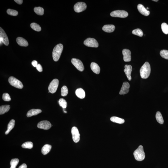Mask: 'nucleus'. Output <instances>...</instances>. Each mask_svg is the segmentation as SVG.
<instances>
[{
	"label": "nucleus",
	"instance_id": "nucleus-39",
	"mask_svg": "<svg viewBox=\"0 0 168 168\" xmlns=\"http://www.w3.org/2000/svg\"><path fill=\"white\" fill-rule=\"evenodd\" d=\"M31 64H32L33 66L34 67H36L38 65L37 62L36 61V60H33V61L32 63H31Z\"/></svg>",
	"mask_w": 168,
	"mask_h": 168
},
{
	"label": "nucleus",
	"instance_id": "nucleus-17",
	"mask_svg": "<svg viewBox=\"0 0 168 168\" xmlns=\"http://www.w3.org/2000/svg\"><path fill=\"white\" fill-rule=\"evenodd\" d=\"M42 111L40 109H32L27 112V116L29 117L34 115H36L41 113Z\"/></svg>",
	"mask_w": 168,
	"mask_h": 168
},
{
	"label": "nucleus",
	"instance_id": "nucleus-42",
	"mask_svg": "<svg viewBox=\"0 0 168 168\" xmlns=\"http://www.w3.org/2000/svg\"><path fill=\"white\" fill-rule=\"evenodd\" d=\"M153 1H156V2H157V1H158V0H153Z\"/></svg>",
	"mask_w": 168,
	"mask_h": 168
},
{
	"label": "nucleus",
	"instance_id": "nucleus-5",
	"mask_svg": "<svg viewBox=\"0 0 168 168\" xmlns=\"http://www.w3.org/2000/svg\"><path fill=\"white\" fill-rule=\"evenodd\" d=\"M110 15L111 16L115 17L125 18L128 16V14L124 10H117L112 12Z\"/></svg>",
	"mask_w": 168,
	"mask_h": 168
},
{
	"label": "nucleus",
	"instance_id": "nucleus-18",
	"mask_svg": "<svg viewBox=\"0 0 168 168\" xmlns=\"http://www.w3.org/2000/svg\"><path fill=\"white\" fill-rule=\"evenodd\" d=\"M102 29L105 32L111 33L114 31L115 29V27L113 25H106L104 26Z\"/></svg>",
	"mask_w": 168,
	"mask_h": 168
},
{
	"label": "nucleus",
	"instance_id": "nucleus-28",
	"mask_svg": "<svg viewBox=\"0 0 168 168\" xmlns=\"http://www.w3.org/2000/svg\"><path fill=\"white\" fill-rule=\"evenodd\" d=\"M34 11L35 13L38 15H42L44 14V9L40 7H35L34 9Z\"/></svg>",
	"mask_w": 168,
	"mask_h": 168
},
{
	"label": "nucleus",
	"instance_id": "nucleus-19",
	"mask_svg": "<svg viewBox=\"0 0 168 168\" xmlns=\"http://www.w3.org/2000/svg\"><path fill=\"white\" fill-rule=\"evenodd\" d=\"M90 67L91 70L94 73L96 74H99L100 71V68L96 63L92 62L91 64Z\"/></svg>",
	"mask_w": 168,
	"mask_h": 168
},
{
	"label": "nucleus",
	"instance_id": "nucleus-30",
	"mask_svg": "<svg viewBox=\"0 0 168 168\" xmlns=\"http://www.w3.org/2000/svg\"><path fill=\"white\" fill-rule=\"evenodd\" d=\"M31 27L33 29L37 31H40L41 30V27L40 26L36 23H31Z\"/></svg>",
	"mask_w": 168,
	"mask_h": 168
},
{
	"label": "nucleus",
	"instance_id": "nucleus-20",
	"mask_svg": "<svg viewBox=\"0 0 168 168\" xmlns=\"http://www.w3.org/2000/svg\"><path fill=\"white\" fill-rule=\"evenodd\" d=\"M16 41L19 45L22 47H27L28 45V43L25 39L21 37L17 38Z\"/></svg>",
	"mask_w": 168,
	"mask_h": 168
},
{
	"label": "nucleus",
	"instance_id": "nucleus-26",
	"mask_svg": "<svg viewBox=\"0 0 168 168\" xmlns=\"http://www.w3.org/2000/svg\"><path fill=\"white\" fill-rule=\"evenodd\" d=\"M156 120L158 123L161 124H163L164 120L162 114L159 111H157L156 114Z\"/></svg>",
	"mask_w": 168,
	"mask_h": 168
},
{
	"label": "nucleus",
	"instance_id": "nucleus-16",
	"mask_svg": "<svg viewBox=\"0 0 168 168\" xmlns=\"http://www.w3.org/2000/svg\"><path fill=\"white\" fill-rule=\"evenodd\" d=\"M124 68L125 69L124 70V71L125 73L126 76L129 80L131 81L132 80L131 74L132 71V66L130 65H126Z\"/></svg>",
	"mask_w": 168,
	"mask_h": 168
},
{
	"label": "nucleus",
	"instance_id": "nucleus-25",
	"mask_svg": "<svg viewBox=\"0 0 168 168\" xmlns=\"http://www.w3.org/2000/svg\"><path fill=\"white\" fill-rule=\"evenodd\" d=\"M10 106L9 105H5L1 106L0 107V114L1 115L4 114L9 111Z\"/></svg>",
	"mask_w": 168,
	"mask_h": 168
},
{
	"label": "nucleus",
	"instance_id": "nucleus-2",
	"mask_svg": "<svg viewBox=\"0 0 168 168\" xmlns=\"http://www.w3.org/2000/svg\"><path fill=\"white\" fill-rule=\"evenodd\" d=\"M63 49V46L60 43L57 45L54 48L52 52V57L55 61H57L59 60Z\"/></svg>",
	"mask_w": 168,
	"mask_h": 168
},
{
	"label": "nucleus",
	"instance_id": "nucleus-38",
	"mask_svg": "<svg viewBox=\"0 0 168 168\" xmlns=\"http://www.w3.org/2000/svg\"><path fill=\"white\" fill-rule=\"evenodd\" d=\"M36 68L38 71L39 72H42L43 71V68H42L41 65L40 64H38L37 66L36 67Z\"/></svg>",
	"mask_w": 168,
	"mask_h": 168
},
{
	"label": "nucleus",
	"instance_id": "nucleus-27",
	"mask_svg": "<svg viewBox=\"0 0 168 168\" xmlns=\"http://www.w3.org/2000/svg\"><path fill=\"white\" fill-rule=\"evenodd\" d=\"M33 143L31 142H27L22 144V148L24 149H31L33 147Z\"/></svg>",
	"mask_w": 168,
	"mask_h": 168
},
{
	"label": "nucleus",
	"instance_id": "nucleus-21",
	"mask_svg": "<svg viewBox=\"0 0 168 168\" xmlns=\"http://www.w3.org/2000/svg\"><path fill=\"white\" fill-rule=\"evenodd\" d=\"M76 95L80 99H83L85 98V91L83 89L79 88L77 89L75 91Z\"/></svg>",
	"mask_w": 168,
	"mask_h": 168
},
{
	"label": "nucleus",
	"instance_id": "nucleus-3",
	"mask_svg": "<svg viewBox=\"0 0 168 168\" xmlns=\"http://www.w3.org/2000/svg\"><path fill=\"white\" fill-rule=\"evenodd\" d=\"M133 154L136 160L138 161L143 160L145 158V154L142 146H139L138 148L134 152Z\"/></svg>",
	"mask_w": 168,
	"mask_h": 168
},
{
	"label": "nucleus",
	"instance_id": "nucleus-22",
	"mask_svg": "<svg viewBox=\"0 0 168 168\" xmlns=\"http://www.w3.org/2000/svg\"><path fill=\"white\" fill-rule=\"evenodd\" d=\"M52 149V146L49 144H46L43 147L41 152L43 154L45 155L49 153Z\"/></svg>",
	"mask_w": 168,
	"mask_h": 168
},
{
	"label": "nucleus",
	"instance_id": "nucleus-33",
	"mask_svg": "<svg viewBox=\"0 0 168 168\" xmlns=\"http://www.w3.org/2000/svg\"><path fill=\"white\" fill-rule=\"evenodd\" d=\"M161 28L163 32L165 34H168V25L166 23H162L161 25Z\"/></svg>",
	"mask_w": 168,
	"mask_h": 168
},
{
	"label": "nucleus",
	"instance_id": "nucleus-31",
	"mask_svg": "<svg viewBox=\"0 0 168 168\" xmlns=\"http://www.w3.org/2000/svg\"><path fill=\"white\" fill-rule=\"evenodd\" d=\"M132 33L134 35L141 37H142L143 35V33L142 30L139 28L133 30L132 31Z\"/></svg>",
	"mask_w": 168,
	"mask_h": 168
},
{
	"label": "nucleus",
	"instance_id": "nucleus-24",
	"mask_svg": "<svg viewBox=\"0 0 168 168\" xmlns=\"http://www.w3.org/2000/svg\"><path fill=\"white\" fill-rule=\"evenodd\" d=\"M15 124V121L14 120H10V122L8 124L7 130L5 133V134L7 135L10 132V131L14 128Z\"/></svg>",
	"mask_w": 168,
	"mask_h": 168
},
{
	"label": "nucleus",
	"instance_id": "nucleus-32",
	"mask_svg": "<svg viewBox=\"0 0 168 168\" xmlns=\"http://www.w3.org/2000/svg\"><path fill=\"white\" fill-rule=\"evenodd\" d=\"M59 103L60 107L63 109L66 108L67 103L66 100L63 98H60L59 101Z\"/></svg>",
	"mask_w": 168,
	"mask_h": 168
},
{
	"label": "nucleus",
	"instance_id": "nucleus-15",
	"mask_svg": "<svg viewBox=\"0 0 168 168\" xmlns=\"http://www.w3.org/2000/svg\"><path fill=\"white\" fill-rule=\"evenodd\" d=\"M138 10L139 12L145 16H148L150 14V12L145 8L142 5L139 4L137 6Z\"/></svg>",
	"mask_w": 168,
	"mask_h": 168
},
{
	"label": "nucleus",
	"instance_id": "nucleus-1",
	"mask_svg": "<svg viewBox=\"0 0 168 168\" xmlns=\"http://www.w3.org/2000/svg\"><path fill=\"white\" fill-rule=\"evenodd\" d=\"M151 73V67L149 63L146 62L141 67L140 70V76L143 79H147L149 77Z\"/></svg>",
	"mask_w": 168,
	"mask_h": 168
},
{
	"label": "nucleus",
	"instance_id": "nucleus-6",
	"mask_svg": "<svg viewBox=\"0 0 168 168\" xmlns=\"http://www.w3.org/2000/svg\"><path fill=\"white\" fill-rule=\"evenodd\" d=\"M59 84L58 79H53L50 83L48 86V89L50 93L53 94L56 92L58 87Z\"/></svg>",
	"mask_w": 168,
	"mask_h": 168
},
{
	"label": "nucleus",
	"instance_id": "nucleus-12",
	"mask_svg": "<svg viewBox=\"0 0 168 168\" xmlns=\"http://www.w3.org/2000/svg\"><path fill=\"white\" fill-rule=\"evenodd\" d=\"M52 124L50 122L47 120L42 121L38 123V128L45 130L49 129L52 127Z\"/></svg>",
	"mask_w": 168,
	"mask_h": 168
},
{
	"label": "nucleus",
	"instance_id": "nucleus-23",
	"mask_svg": "<svg viewBox=\"0 0 168 168\" xmlns=\"http://www.w3.org/2000/svg\"><path fill=\"white\" fill-rule=\"evenodd\" d=\"M111 121L114 123H118L119 124H123L125 122L124 119L117 117H112L110 119Z\"/></svg>",
	"mask_w": 168,
	"mask_h": 168
},
{
	"label": "nucleus",
	"instance_id": "nucleus-8",
	"mask_svg": "<svg viewBox=\"0 0 168 168\" xmlns=\"http://www.w3.org/2000/svg\"><path fill=\"white\" fill-rule=\"evenodd\" d=\"M71 62L76 69L82 72L84 70V67L83 63L78 59L73 58Z\"/></svg>",
	"mask_w": 168,
	"mask_h": 168
},
{
	"label": "nucleus",
	"instance_id": "nucleus-7",
	"mask_svg": "<svg viewBox=\"0 0 168 168\" xmlns=\"http://www.w3.org/2000/svg\"><path fill=\"white\" fill-rule=\"evenodd\" d=\"M84 44L86 46L93 48H98V43L95 39L92 38H88L84 41Z\"/></svg>",
	"mask_w": 168,
	"mask_h": 168
},
{
	"label": "nucleus",
	"instance_id": "nucleus-40",
	"mask_svg": "<svg viewBox=\"0 0 168 168\" xmlns=\"http://www.w3.org/2000/svg\"><path fill=\"white\" fill-rule=\"evenodd\" d=\"M14 1L16 2L19 5L22 4L23 2V0H14Z\"/></svg>",
	"mask_w": 168,
	"mask_h": 168
},
{
	"label": "nucleus",
	"instance_id": "nucleus-37",
	"mask_svg": "<svg viewBox=\"0 0 168 168\" xmlns=\"http://www.w3.org/2000/svg\"><path fill=\"white\" fill-rule=\"evenodd\" d=\"M2 99L5 101H10L11 100L10 95L8 94L7 93H4L3 94Z\"/></svg>",
	"mask_w": 168,
	"mask_h": 168
},
{
	"label": "nucleus",
	"instance_id": "nucleus-36",
	"mask_svg": "<svg viewBox=\"0 0 168 168\" xmlns=\"http://www.w3.org/2000/svg\"><path fill=\"white\" fill-rule=\"evenodd\" d=\"M7 12L9 15L13 16H16L18 14V12L16 10L11 9H8L7 11Z\"/></svg>",
	"mask_w": 168,
	"mask_h": 168
},
{
	"label": "nucleus",
	"instance_id": "nucleus-4",
	"mask_svg": "<svg viewBox=\"0 0 168 168\" xmlns=\"http://www.w3.org/2000/svg\"><path fill=\"white\" fill-rule=\"evenodd\" d=\"M8 81L10 85L17 88L22 89L23 87L22 82L14 77H10L9 78Z\"/></svg>",
	"mask_w": 168,
	"mask_h": 168
},
{
	"label": "nucleus",
	"instance_id": "nucleus-9",
	"mask_svg": "<svg viewBox=\"0 0 168 168\" xmlns=\"http://www.w3.org/2000/svg\"><path fill=\"white\" fill-rule=\"evenodd\" d=\"M0 42L1 45L3 43L6 46L8 45L9 43L7 35L1 27L0 28Z\"/></svg>",
	"mask_w": 168,
	"mask_h": 168
},
{
	"label": "nucleus",
	"instance_id": "nucleus-29",
	"mask_svg": "<svg viewBox=\"0 0 168 168\" xmlns=\"http://www.w3.org/2000/svg\"><path fill=\"white\" fill-rule=\"evenodd\" d=\"M19 162V160L18 158L13 159L10 162L11 167L10 168H16Z\"/></svg>",
	"mask_w": 168,
	"mask_h": 168
},
{
	"label": "nucleus",
	"instance_id": "nucleus-35",
	"mask_svg": "<svg viewBox=\"0 0 168 168\" xmlns=\"http://www.w3.org/2000/svg\"><path fill=\"white\" fill-rule=\"evenodd\" d=\"M68 90L67 87L66 86H63L61 89V95L62 96H65L67 95Z\"/></svg>",
	"mask_w": 168,
	"mask_h": 168
},
{
	"label": "nucleus",
	"instance_id": "nucleus-14",
	"mask_svg": "<svg viewBox=\"0 0 168 168\" xmlns=\"http://www.w3.org/2000/svg\"><path fill=\"white\" fill-rule=\"evenodd\" d=\"M124 61L126 62H130L131 60V53L130 51L128 49H124L122 51Z\"/></svg>",
	"mask_w": 168,
	"mask_h": 168
},
{
	"label": "nucleus",
	"instance_id": "nucleus-34",
	"mask_svg": "<svg viewBox=\"0 0 168 168\" xmlns=\"http://www.w3.org/2000/svg\"><path fill=\"white\" fill-rule=\"evenodd\" d=\"M160 55L163 58L168 60V50H162L160 52Z\"/></svg>",
	"mask_w": 168,
	"mask_h": 168
},
{
	"label": "nucleus",
	"instance_id": "nucleus-10",
	"mask_svg": "<svg viewBox=\"0 0 168 168\" xmlns=\"http://www.w3.org/2000/svg\"><path fill=\"white\" fill-rule=\"evenodd\" d=\"M71 133L73 141L75 143H78L80 140V134L77 127H72Z\"/></svg>",
	"mask_w": 168,
	"mask_h": 168
},
{
	"label": "nucleus",
	"instance_id": "nucleus-13",
	"mask_svg": "<svg viewBox=\"0 0 168 168\" xmlns=\"http://www.w3.org/2000/svg\"><path fill=\"white\" fill-rule=\"evenodd\" d=\"M130 87V84L128 82H124L121 89L119 94L120 95H124V94H127L129 91Z\"/></svg>",
	"mask_w": 168,
	"mask_h": 168
},
{
	"label": "nucleus",
	"instance_id": "nucleus-11",
	"mask_svg": "<svg viewBox=\"0 0 168 168\" xmlns=\"http://www.w3.org/2000/svg\"><path fill=\"white\" fill-rule=\"evenodd\" d=\"M87 5L85 2H80L77 3L74 6V11L77 13H80L86 10Z\"/></svg>",
	"mask_w": 168,
	"mask_h": 168
},
{
	"label": "nucleus",
	"instance_id": "nucleus-41",
	"mask_svg": "<svg viewBox=\"0 0 168 168\" xmlns=\"http://www.w3.org/2000/svg\"><path fill=\"white\" fill-rule=\"evenodd\" d=\"M27 165L25 164H23L19 166V168H27Z\"/></svg>",
	"mask_w": 168,
	"mask_h": 168
}]
</instances>
